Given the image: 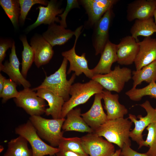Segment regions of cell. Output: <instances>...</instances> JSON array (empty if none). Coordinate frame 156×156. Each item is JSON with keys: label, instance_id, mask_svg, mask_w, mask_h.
Segmentation results:
<instances>
[{"label": "cell", "instance_id": "5bb4252c", "mask_svg": "<svg viewBox=\"0 0 156 156\" xmlns=\"http://www.w3.org/2000/svg\"><path fill=\"white\" fill-rule=\"evenodd\" d=\"M117 44V63L125 65L134 63L139 49L138 42L135 38L131 36H126Z\"/></svg>", "mask_w": 156, "mask_h": 156}, {"label": "cell", "instance_id": "836d02e7", "mask_svg": "<svg viewBox=\"0 0 156 156\" xmlns=\"http://www.w3.org/2000/svg\"><path fill=\"white\" fill-rule=\"evenodd\" d=\"M17 84L10 79H6L0 97L2 98V102L5 103L9 99L17 97L19 95V92L16 88Z\"/></svg>", "mask_w": 156, "mask_h": 156}, {"label": "cell", "instance_id": "484cf974", "mask_svg": "<svg viewBox=\"0 0 156 156\" xmlns=\"http://www.w3.org/2000/svg\"><path fill=\"white\" fill-rule=\"evenodd\" d=\"M133 88H136L143 82L150 83L156 81V60L139 70L132 72Z\"/></svg>", "mask_w": 156, "mask_h": 156}, {"label": "cell", "instance_id": "3957f363", "mask_svg": "<svg viewBox=\"0 0 156 156\" xmlns=\"http://www.w3.org/2000/svg\"><path fill=\"white\" fill-rule=\"evenodd\" d=\"M103 88L99 83L92 79L85 83H77L73 84L69 92V94L71 96L63 106L61 118H65L70 110L85 103L94 95L102 93Z\"/></svg>", "mask_w": 156, "mask_h": 156}, {"label": "cell", "instance_id": "ab89813d", "mask_svg": "<svg viewBox=\"0 0 156 156\" xmlns=\"http://www.w3.org/2000/svg\"><path fill=\"white\" fill-rule=\"evenodd\" d=\"M121 149H120L116 151L114 154L112 156H120Z\"/></svg>", "mask_w": 156, "mask_h": 156}, {"label": "cell", "instance_id": "7bdbcfd3", "mask_svg": "<svg viewBox=\"0 0 156 156\" xmlns=\"http://www.w3.org/2000/svg\"><path fill=\"white\" fill-rule=\"evenodd\" d=\"M123 156V155H121V156Z\"/></svg>", "mask_w": 156, "mask_h": 156}, {"label": "cell", "instance_id": "d6986e66", "mask_svg": "<svg viewBox=\"0 0 156 156\" xmlns=\"http://www.w3.org/2000/svg\"><path fill=\"white\" fill-rule=\"evenodd\" d=\"M138 43L139 51L134 62L136 70L156 60V38L145 37Z\"/></svg>", "mask_w": 156, "mask_h": 156}, {"label": "cell", "instance_id": "f546056e", "mask_svg": "<svg viewBox=\"0 0 156 156\" xmlns=\"http://www.w3.org/2000/svg\"><path fill=\"white\" fill-rule=\"evenodd\" d=\"M125 94L130 99L134 101H139L146 96L156 99V83L153 82L141 88H132Z\"/></svg>", "mask_w": 156, "mask_h": 156}, {"label": "cell", "instance_id": "7a4b0ae2", "mask_svg": "<svg viewBox=\"0 0 156 156\" xmlns=\"http://www.w3.org/2000/svg\"><path fill=\"white\" fill-rule=\"evenodd\" d=\"M68 62L67 60L64 57L58 69L49 76H46L42 83L32 90L35 91L40 88L45 89L62 97L65 102L68 101L70 99V89L76 75L73 73L69 80L67 79L66 72Z\"/></svg>", "mask_w": 156, "mask_h": 156}, {"label": "cell", "instance_id": "ac0fdd59", "mask_svg": "<svg viewBox=\"0 0 156 156\" xmlns=\"http://www.w3.org/2000/svg\"><path fill=\"white\" fill-rule=\"evenodd\" d=\"M102 99V93L95 94L93 103L90 109L81 114L86 122L94 131L108 120L107 114L103 107Z\"/></svg>", "mask_w": 156, "mask_h": 156}, {"label": "cell", "instance_id": "ba28073f", "mask_svg": "<svg viewBox=\"0 0 156 156\" xmlns=\"http://www.w3.org/2000/svg\"><path fill=\"white\" fill-rule=\"evenodd\" d=\"M14 101L17 106L22 108L30 116H40L45 113V100L29 88L20 91L19 96L14 98Z\"/></svg>", "mask_w": 156, "mask_h": 156}, {"label": "cell", "instance_id": "4316f807", "mask_svg": "<svg viewBox=\"0 0 156 156\" xmlns=\"http://www.w3.org/2000/svg\"><path fill=\"white\" fill-rule=\"evenodd\" d=\"M28 143L25 138L20 135L11 139L8 143L7 149L3 156H33Z\"/></svg>", "mask_w": 156, "mask_h": 156}, {"label": "cell", "instance_id": "83f0119b", "mask_svg": "<svg viewBox=\"0 0 156 156\" xmlns=\"http://www.w3.org/2000/svg\"><path fill=\"white\" fill-rule=\"evenodd\" d=\"M0 5L10 19L14 28L18 29L20 8L18 0H0Z\"/></svg>", "mask_w": 156, "mask_h": 156}, {"label": "cell", "instance_id": "74e56055", "mask_svg": "<svg viewBox=\"0 0 156 156\" xmlns=\"http://www.w3.org/2000/svg\"><path fill=\"white\" fill-rule=\"evenodd\" d=\"M55 155L56 156H89L81 155L70 151L60 150Z\"/></svg>", "mask_w": 156, "mask_h": 156}, {"label": "cell", "instance_id": "5b68a950", "mask_svg": "<svg viewBox=\"0 0 156 156\" xmlns=\"http://www.w3.org/2000/svg\"><path fill=\"white\" fill-rule=\"evenodd\" d=\"M15 131L16 134L25 138L29 143L33 156H53L60 151L58 148L48 145L41 139L29 120L16 127Z\"/></svg>", "mask_w": 156, "mask_h": 156}, {"label": "cell", "instance_id": "d590c367", "mask_svg": "<svg viewBox=\"0 0 156 156\" xmlns=\"http://www.w3.org/2000/svg\"><path fill=\"white\" fill-rule=\"evenodd\" d=\"M14 41L10 38H1L0 39V67L6 56L7 50L12 48Z\"/></svg>", "mask_w": 156, "mask_h": 156}, {"label": "cell", "instance_id": "4dcf8cb0", "mask_svg": "<svg viewBox=\"0 0 156 156\" xmlns=\"http://www.w3.org/2000/svg\"><path fill=\"white\" fill-rule=\"evenodd\" d=\"M58 148L60 151H70L83 155H88L83 148L81 138L78 137H63L60 142Z\"/></svg>", "mask_w": 156, "mask_h": 156}, {"label": "cell", "instance_id": "7c38bea8", "mask_svg": "<svg viewBox=\"0 0 156 156\" xmlns=\"http://www.w3.org/2000/svg\"><path fill=\"white\" fill-rule=\"evenodd\" d=\"M80 5L85 9L88 18L84 24L86 28H92L109 10L112 9L118 0H80Z\"/></svg>", "mask_w": 156, "mask_h": 156}, {"label": "cell", "instance_id": "1f68e13d", "mask_svg": "<svg viewBox=\"0 0 156 156\" xmlns=\"http://www.w3.org/2000/svg\"><path fill=\"white\" fill-rule=\"evenodd\" d=\"M148 133L146 139L139 145L138 148L143 146H149L146 153L148 156H156V122L150 124L146 128Z\"/></svg>", "mask_w": 156, "mask_h": 156}, {"label": "cell", "instance_id": "ffe728a7", "mask_svg": "<svg viewBox=\"0 0 156 156\" xmlns=\"http://www.w3.org/2000/svg\"><path fill=\"white\" fill-rule=\"evenodd\" d=\"M117 44L108 41L101 54L98 63L92 69L94 75L106 74L112 70V64L117 62Z\"/></svg>", "mask_w": 156, "mask_h": 156}, {"label": "cell", "instance_id": "f1b7e54d", "mask_svg": "<svg viewBox=\"0 0 156 156\" xmlns=\"http://www.w3.org/2000/svg\"><path fill=\"white\" fill-rule=\"evenodd\" d=\"M20 39L22 42L23 47L22 53V68L21 71L23 76L25 77L27 72L34 62L35 55L34 51L27 42L26 35L21 36Z\"/></svg>", "mask_w": 156, "mask_h": 156}, {"label": "cell", "instance_id": "e0dca14e", "mask_svg": "<svg viewBox=\"0 0 156 156\" xmlns=\"http://www.w3.org/2000/svg\"><path fill=\"white\" fill-rule=\"evenodd\" d=\"M20 64L16 53L14 41L11 49L9 61H6L0 67V71L7 74L10 79L17 85H21L24 88H29L31 86V84L26 79L20 71Z\"/></svg>", "mask_w": 156, "mask_h": 156}, {"label": "cell", "instance_id": "9a60e30c", "mask_svg": "<svg viewBox=\"0 0 156 156\" xmlns=\"http://www.w3.org/2000/svg\"><path fill=\"white\" fill-rule=\"evenodd\" d=\"M156 8V0H134L127 4V19L130 22L153 17Z\"/></svg>", "mask_w": 156, "mask_h": 156}, {"label": "cell", "instance_id": "f35d334b", "mask_svg": "<svg viewBox=\"0 0 156 156\" xmlns=\"http://www.w3.org/2000/svg\"><path fill=\"white\" fill-rule=\"evenodd\" d=\"M6 78L3 76L1 73H0V93L1 92Z\"/></svg>", "mask_w": 156, "mask_h": 156}, {"label": "cell", "instance_id": "52a82bcc", "mask_svg": "<svg viewBox=\"0 0 156 156\" xmlns=\"http://www.w3.org/2000/svg\"><path fill=\"white\" fill-rule=\"evenodd\" d=\"M83 26H81L75 31V36L74 45L70 49L62 53V55L66 58L70 63V66L67 74L74 71L75 75L79 76L83 73L88 78L92 79L94 75L92 69L89 68L88 61L86 57V53H84L79 56L75 51V47L77 40L81 33Z\"/></svg>", "mask_w": 156, "mask_h": 156}, {"label": "cell", "instance_id": "4fadbf2b", "mask_svg": "<svg viewBox=\"0 0 156 156\" xmlns=\"http://www.w3.org/2000/svg\"><path fill=\"white\" fill-rule=\"evenodd\" d=\"M37 8L39 9V13L37 19L26 29V32H29L42 24L49 25L55 22L59 23L60 20L56 16L62 14L64 11L61 7L60 3L56 0H51L46 7L40 5Z\"/></svg>", "mask_w": 156, "mask_h": 156}, {"label": "cell", "instance_id": "d4e9b609", "mask_svg": "<svg viewBox=\"0 0 156 156\" xmlns=\"http://www.w3.org/2000/svg\"><path fill=\"white\" fill-rule=\"evenodd\" d=\"M130 32L138 42H139L138 37L140 36L150 37L156 33V25L153 18L135 20L130 29Z\"/></svg>", "mask_w": 156, "mask_h": 156}, {"label": "cell", "instance_id": "9c48e42d", "mask_svg": "<svg viewBox=\"0 0 156 156\" xmlns=\"http://www.w3.org/2000/svg\"><path fill=\"white\" fill-rule=\"evenodd\" d=\"M85 152L89 156H112L115 152L114 146L94 132L81 138Z\"/></svg>", "mask_w": 156, "mask_h": 156}, {"label": "cell", "instance_id": "f6af8a7d", "mask_svg": "<svg viewBox=\"0 0 156 156\" xmlns=\"http://www.w3.org/2000/svg\"></svg>", "mask_w": 156, "mask_h": 156}, {"label": "cell", "instance_id": "30bf717a", "mask_svg": "<svg viewBox=\"0 0 156 156\" xmlns=\"http://www.w3.org/2000/svg\"><path fill=\"white\" fill-rule=\"evenodd\" d=\"M114 14L112 9L108 10L94 25L92 37L95 54H101L109 40V30Z\"/></svg>", "mask_w": 156, "mask_h": 156}, {"label": "cell", "instance_id": "6da1fadb", "mask_svg": "<svg viewBox=\"0 0 156 156\" xmlns=\"http://www.w3.org/2000/svg\"><path fill=\"white\" fill-rule=\"evenodd\" d=\"M128 118L108 120L94 133L121 149L124 144L131 145L129 134L132 122Z\"/></svg>", "mask_w": 156, "mask_h": 156}, {"label": "cell", "instance_id": "ee69618b", "mask_svg": "<svg viewBox=\"0 0 156 156\" xmlns=\"http://www.w3.org/2000/svg\"></svg>", "mask_w": 156, "mask_h": 156}, {"label": "cell", "instance_id": "603a6c76", "mask_svg": "<svg viewBox=\"0 0 156 156\" xmlns=\"http://www.w3.org/2000/svg\"><path fill=\"white\" fill-rule=\"evenodd\" d=\"M36 91L37 95L48 103L49 107L46 108V115H51L54 119L61 118L62 110L65 102L63 98L45 89L40 88Z\"/></svg>", "mask_w": 156, "mask_h": 156}, {"label": "cell", "instance_id": "2e32d148", "mask_svg": "<svg viewBox=\"0 0 156 156\" xmlns=\"http://www.w3.org/2000/svg\"><path fill=\"white\" fill-rule=\"evenodd\" d=\"M30 45L35 55L34 62L39 68L48 63L54 54L53 47L43 38L42 35L36 34L31 38Z\"/></svg>", "mask_w": 156, "mask_h": 156}, {"label": "cell", "instance_id": "44dd1931", "mask_svg": "<svg viewBox=\"0 0 156 156\" xmlns=\"http://www.w3.org/2000/svg\"><path fill=\"white\" fill-rule=\"evenodd\" d=\"M102 94L108 120L124 118V115L128 113L127 109L119 102L118 94H112L107 90H103Z\"/></svg>", "mask_w": 156, "mask_h": 156}, {"label": "cell", "instance_id": "60d3db41", "mask_svg": "<svg viewBox=\"0 0 156 156\" xmlns=\"http://www.w3.org/2000/svg\"><path fill=\"white\" fill-rule=\"evenodd\" d=\"M153 16L154 17V19H155L154 21H155V23L156 25V8L155 10V11L154 12Z\"/></svg>", "mask_w": 156, "mask_h": 156}, {"label": "cell", "instance_id": "d6a6232c", "mask_svg": "<svg viewBox=\"0 0 156 156\" xmlns=\"http://www.w3.org/2000/svg\"><path fill=\"white\" fill-rule=\"evenodd\" d=\"M20 8L19 23L24 24L27 14L32 7L36 4L47 6L49 1L46 0H18Z\"/></svg>", "mask_w": 156, "mask_h": 156}, {"label": "cell", "instance_id": "7402d4cb", "mask_svg": "<svg viewBox=\"0 0 156 156\" xmlns=\"http://www.w3.org/2000/svg\"><path fill=\"white\" fill-rule=\"evenodd\" d=\"M75 34V31L66 29L54 23L48 25L47 30L42 35L52 47L65 44Z\"/></svg>", "mask_w": 156, "mask_h": 156}, {"label": "cell", "instance_id": "cb8c5ba5", "mask_svg": "<svg viewBox=\"0 0 156 156\" xmlns=\"http://www.w3.org/2000/svg\"><path fill=\"white\" fill-rule=\"evenodd\" d=\"M81 110L77 108L70 110L67 114L62 129L64 131H75L88 133L94 131L86 122L81 116Z\"/></svg>", "mask_w": 156, "mask_h": 156}, {"label": "cell", "instance_id": "8992f818", "mask_svg": "<svg viewBox=\"0 0 156 156\" xmlns=\"http://www.w3.org/2000/svg\"><path fill=\"white\" fill-rule=\"evenodd\" d=\"M132 72L129 68H121L117 65L109 73L94 75L91 79L98 82L107 90L120 93L125 83L132 79Z\"/></svg>", "mask_w": 156, "mask_h": 156}, {"label": "cell", "instance_id": "8fae6325", "mask_svg": "<svg viewBox=\"0 0 156 156\" xmlns=\"http://www.w3.org/2000/svg\"><path fill=\"white\" fill-rule=\"evenodd\" d=\"M139 105L145 109L146 115L144 117L141 115H138L137 117L139 118L138 120L134 115L132 114H129L128 117L135 125L134 128L130 131V138L139 145L144 140L142 135L144 130L150 124L156 122V111L148 100Z\"/></svg>", "mask_w": 156, "mask_h": 156}, {"label": "cell", "instance_id": "b9f144b4", "mask_svg": "<svg viewBox=\"0 0 156 156\" xmlns=\"http://www.w3.org/2000/svg\"><path fill=\"white\" fill-rule=\"evenodd\" d=\"M155 110L156 111V107L155 108Z\"/></svg>", "mask_w": 156, "mask_h": 156}, {"label": "cell", "instance_id": "e575fe53", "mask_svg": "<svg viewBox=\"0 0 156 156\" xmlns=\"http://www.w3.org/2000/svg\"><path fill=\"white\" fill-rule=\"evenodd\" d=\"M66 2L65 10L62 14L58 15L61 18L59 22L60 25L66 28L67 27L66 18L69 12L73 9L80 8L79 0H67Z\"/></svg>", "mask_w": 156, "mask_h": 156}, {"label": "cell", "instance_id": "277c9868", "mask_svg": "<svg viewBox=\"0 0 156 156\" xmlns=\"http://www.w3.org/2000/svg\"><path fill=\"white\" fill-rule=\"evenodd\" d=\"M65 120L46 119L39 116H30L29 119L39 136L53 147L58 146L63 137L61 129Z\"/></svg>", "mask_w": 156, "mask_h": 156}, {"label": "cell", "instance_id": "8d00e7d4", "mask_svg": "<svg viewBox=\"0 0 156 156\" xmlns=\"http://www.w3.org/2000/svg\"><path fill=\"white\" fill-rule=\"evenodd\" d=\"M130 146L124 144L121 149V155L124 156H148L146 153H139L132 149Z\"/></svg>", "mask_w": 156, "mask_h": 156}]
</instances>
